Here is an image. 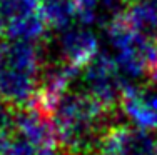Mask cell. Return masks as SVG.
<instances>
[{
    "mask_svg": "<svg viewBox=\"0 0 157 155\" xmlns=\"http://www.w3.org/2000/svg\"><path fill=\"white\" fill-rule=\"evenodd\" d=\"M12 127L39 150H59V135L52 117L35 105L12 109Z\"/></svg>",
    "mask_w": 157,
    "mask_h": 155,
    "instance_id": "8992f818",
    "label": "cell"
},
{
    "mask_svg": "<svg viewBox=\"0 0 157 155\" xmlns=\"http://www.w3.org/2000/svg\"><path fill=\"white\" fill-rule=\"evenodd\" d=\"M119 113L122 110L104 105L84 90H67L50 113L60 150L70 155H95L104 134L119 124Z\"/></svg>",
    "mask_w": 157,
    "mask_h": 155,
    "instance_id": "6da1fadb",
    "label": "cell"
},
{
    "mask_svg": "<svg viewBox=\"0 0 157 155\" xmlns=\"http://www.w3.org/2000/svg\"><path fill=\"white\" fill-rule=\"evenodd\" d=\"M80 80L85 88L84 92L95 97L104 105L121 110L122 94L129 82L117 67L115 58L99 54L90 64L80 70Z\"/></svg>",
    "mask_w": 157,
    "mask_h": 155,
    "instance_id": "5b68a950",
    "label": "cell"
},
{
    "mask_svg": "<svg viewBox=\"0 0 157 155\" xmlns=\"http://www.w3.org/2000/svg\"><path fill=\"white\" fill-rule=\"evenodd\" d=\"M95 155H157V140L136 125L117 124L104 134Z\"/></svg>",
    "mask_w": 157,
    "mask_h": 155,
    "instance_id": "52a82bcc",
    "label": "cell"
},
{
    "mask_svg": "<svg viewBox=\"0 0 157 155\" xmlns=\"http://www.w3.org/2000/svg\"><path fill=\"white\" fill-rule=\"evenodd\" d=\"M121 110L136 127L147 132L157 130V85L127 83L122 94Z\"/></svg>",
    "mask_w": 157,
    "mask_h": 155,
    "instance_id": "ba28073f",
    "label": "cell"
},
{
    "mask_svg": "<svg viewBox=\"0 0 157 155\" xmlns=\"http://www.w3.org/2000/svg\"><path fill=\"white\" fill-rule=\"evenodd\" d=\"M97 37L85 25H72L59 37V58L82 70L99 55Z\"/></svg>",
    "mask_w": 157,
    "mask_h": 155,
    "instance_id": "9c48e42d",
    "label": "cell"
},
{
    "mask_svg": "<svg viewBox=\"0 0 157 155\" xmlns=\"http://www.w3.org/2000/svg\"><path fill=\"white\" fill-rule=\"evenodd\" d=\"M122 15L136 32L157 42V0H136Z\"/></svg>",
    "mask_w": 157,
    "mask_h": 155,
    "instance_id": "30bf717a",
    "label": "cell"
},
{
    "mask_svg": "<svg viewBox=\"0 0 157 155\" xmlns=\"http://www.w3.org/2000/svg\"><path fill=\"white\" fill-rule=\"evenodd\" d=\"M40 0H0V39L47 40Z\"/></svg>",
    "mask_w": 157,
    "mask_h": 155,
    "instance_id": "277c9868",
    "label": "cell"
},
{
    "mask_svg": "<svg viewBox=\"0 0 157 155\" xmlns=\"http://www.w3.org/2000/svg\"><path fill=\"white\" fill-rule=\"evenodd\" d=\"M107 35L115 49V64L122 75L151 83L157 70V42L136 32L124 15L107 24Z\"/></svg>",
    "mask_w": 157,
    "mask_h": 155,
    "instance_id": "3957f363",
    "label": "cell"
},
{
    "mask_svg": "<svg viewBox=\"0 0 157 155\" xmlns=\"http://www.w3.org/2000/svg\"><path fill=\"white\" fill-rule=\"evenodd\" d=\"M10 124H12V109L0 102V127H5Z\"/></svg>",
    "mask_w": 157,
    "mask_h": 155,
    "instance_id": "7c38bea8",
    "label": "cell"
},
{
    "mask_svg": "<svg viewBox=\"0 0 157 155\" xmlns=\"http://www.w3.org/2000/svg\"><path fill=\"white\" fill-rule=\"evenodd\" d=\"M47 40L0 39V102L22 109L35 102L48 57Z\"/></svg>",
    "mask_w": 157,
    "mask_h": 155,
    "instance_id": "7a4b0ae2",
    "label": "cell"
},
{
    "mask_svg": "<svg viewBox=\"0 0 157 155\" xmlns=\"http://www.w3.org/2000/svg\"><path fill=\"white\" fill-rule=\"evenodd\" d=\"M100 2L102 0H72L78 25H90L97 20L100 13Z\"/></svg>",
    "mask_w": 157,
    "mask_h": 155,
    "instance_id": "8fae6325",
    "label": "cell"
}]
</instances>
